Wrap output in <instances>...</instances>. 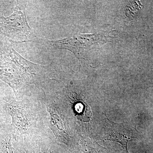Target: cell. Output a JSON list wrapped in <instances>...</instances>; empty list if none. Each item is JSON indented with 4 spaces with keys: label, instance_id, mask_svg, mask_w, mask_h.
I'll return each instance as SVG.
<instances>
[{
    "label": "cell",
    "instance_id": "6da1fadb",
    "mask_svg": "<svg viewBox=\"0 0 153 153\" xmlns=\"http://www.w3.org/2000/svg\"><path fill=\"white\" fill-rule=\"evenodd\" d=\"M13 94L8 88L0 85V105L10 119L12 139L27 136L54 138L42 91L30 86L19 97Z\"/></svg>",
    "mask_w": 153,
    "mask_h": 153
},
{
    "label": "cell",
    "instance_id": "7a4b0ae2",
    "mask_svg": "<svg viewBox=\"0 0 153 153\" xmlns=\"http://www.w3.org/2000/svg\"><path fill=\"white\" fill-rule=\"evenodd\" d=\"M47 68L25 59L10 44L0 47V79L11 88L16 97L31 85L37 87Z\"/></svg>",
    "mask_w": 153,
    "mask_h": 153
},
{
    "label": "cell",
    "instance_id": "3957f363",
    "mask_svg": "<svg viewBox=\"0 0 153 153\" xmlns=\"http://www.w3.org/2000/svg\"><path fill=\"white\" fill-rule=\"evenodd\" d=\"M19 2L11 16H0V33L14 42H36L37 37L27 21V3L25 1Z\"/></svg>",
    "mask_w": 153,
    "mask_h": 153
},
{
    "label": "cell",
    "instance_id": "277c9868",
    "mask_svg": "<svg viewBox=\"0 0 153 153\" xmlns=\"http://www.w3.org/2000/svg\"><path fill=\"white\" fill-rule=\"evenodd\" d=\"M106 125L102 129L100 140L103 141L110 140L117 142L125 148L127 152L128 144L132 138L140 139L141 133L138 131L135 126L127 123H117L106 118Z\"/></svg>",
    "mask_w": 153,
    "mask_h": 153
},
{
    "label": "cell",
    "instance_id": "5b68a950",
    "mask_svg": "<svg viewBox=\"0 0 153 153\" xmlns=\"http://www.w3.org/2000/svg\"><path fill=\"white\" fill-rule=\"evenodd\" d=\"M44 103L49 114V128L55 140L68 146L72 144V134L64 116L51 102L44 100Z\"/></svg>",
    "mask_w": 153,
    "mask_h": 153
},
{
    "label": "cell",
    "instance_id": "8992f818",
    "mask_svg": "<svg viewBox=\"0 0 153 153\" xmlns=\"http://www.w3.org/2000/svg\"><path fill=\"white\" fill-rule=\"evenodd\" d=\"M69 103L71 104V109L73 114L78 120L83 122H87L90 120L91 109L90 107L84 102L79 100L76 97L74 92L68 93Z\"/></svg>",
    "mask_w": 153,
    "mask_h": 153
},
{
    "label": "cell",
    "instance_id": "52a82bcc",
    "mask_svg": "<svg viewBox=\"0 0 153 153\" xmlns=\"http://www.w3.org/2000/svg\"><path fill=\"white\" fill-rule=\"evenodd\" d=\"M10 124V119L0 105V135L9 130Z\"/></svg>",
    "mask_w": 153,
    "mask_h": 153
}]
</instances>
